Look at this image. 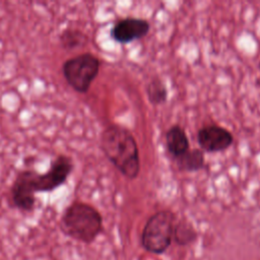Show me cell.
I'll list each match as a JSON object with an SVG mask.
<instances>
[{
    "mask_svg": "<svg viewBox=\"0 0 260 260\" xmlns=\"http://www.w3.org/2000/svg\"><path fill=\"white\" fill-rule=\"evenodd\" d=\"M149 28V22L145 19L126 17L114 24L111 29V37L117 43L128 44L145 37Z\"/></svg>",
    "mask_w": 260,
    "mask_h": 260,
    "instance_id": "7",
    "label": "cell"
},
{
    "mask_svg": "<svg viewBox=\"0 0 260 260\" xmlns=\"http://www.w3.org/2000/svg\"><path fill=\"white\" fill-rule=\"evenodd\" d=\"M59 41L64 50L71 51L84 47L88 43V37L79 29L67 28L62 31L59 37Z\"/></svg>",
    "mask_w": 260,
    "mask_h": 260,
    "instance_id": "10",
    "label": "cell"
},
{
    "mask_svg": "<svg viewBox=\"0 0 260 260\" xmlns=\"http://www.w3.org/2000/svg\"><path fill=\"white\" fill-rule=\"evenodd\" d=\"M146 93L149 102L152 105L164 104L167 101L168 96L167 87L165 83L158 78H153L147 83Z\"/></svg>",
    "mask_w": 260,
    "mask_h": 260,
    "instance_id": "12",
    "label": "cell"
},
{
    "mask_svg": "<svg viewBox=\"0 0 260 260\" xmlns=\"http://www.w3.org/2000/svg\"><path fill=\"white\" fill-rule=\"evenodd\" d=\"M175 214L170 210H160L146 221L142 234V247L153 254L164 253L173 241Z\"/></svg>",
    "mask_w": 260,
    "mask_h": 260,
    "instance_id": "4",
    "label": "cell"
},
{
    "mask_svg": "<svg viewBox=\"0 0 260 260\" xmlns=\"http://www.w3.org/2000/svg\"><path fill=\"white\" fill-rule=\"evenodd\" d=\"M59 226L66 237L90 244L103 231V216L92 205L73 201L64 209Z\"/></svg>",
    "mask_w": 260,
    "mask_h": 260,
    "instance_id": "3",
    "label": "cell"
},
{
    "mask_svg": "<svg viewBox=\"0 0 260 260\" xmlns=\"http://www.w3.org/2000/svg\"><path fill=\"white\" fill-rule=\"evenodd\" d=\"M166 144L168 151L175 158L187 152L190 146L185 130L179 125H174L168 129L166 133Z\"/></svg>",
    "mask_w": 260,
    "mask_h": 260,
    "instance_id": "8",
    "label": "cell"
},
{
    "mask_svg": "<svg viewBox=\"0 0 260 260\" xmlns=\"http://www.w3.org/2000/svg\"><path fill=\"white\" fill-rule=\"evenodd\" d=\"M199 146L207 152H218L228 149L234 142L232 133L216 124L201 127L197 132Z\"/></svg>",
    "mask_w": 260,
    "mask_h": 260,
    "instance_id": "6",
    "label": "cell"
},
{
    "mask_svg": "<svg viewBox=\"0 0 260 260\" xmlns=\"http://www.w3.org/2000/svg\"><path fill=\"white\" fill-rule=\"evenodd\" d=\"M73 170L72 158L66 154L57 155L45 173L22 170L17 173L10 189L13 205L20 211L30 212L36 205V193L51 192L66 183Z\"/></svg>",
    "mask_w": 260,
    "mask_h": 260,
    "instance_id": "1",
    "label": "cell"
},
{
    "mask_svg": "<svg viewBox=\"0 0 260 260\" xmlns=\"http://www.w3.org/2000/svg\"><path fill=\"white\" fill-rule=\"evenodd\" d=\"M101 62L91 53H82L67 59L62 65L66 82L77 92L86 93L99 74Z\"/></svg>",
    "mask_w": 260,
    "mask_h": 260,
    "instance_id": "5",
    "label": "cell"
},
{
    "mask_svg": "<svg viewBox=\"0 0 260 260\" xmlns=\"http://www.w3.org/2000/svg\"><path fill=\"white\" fill-rule=\"evenodd\" d=\"M176 164L180 171L195 172L204 167V154L200 149H189L176 158Z\"/></svg>",
    "mask_w": 260,
    "mask_h": 260,
    "instance_id": "9",
    "label": "cell"
},
{
    "mask_svg": "<svg viewBox=\"0 0 260 260\" xmlns=\"http://www.w3.org/2000/svg\"><path fill=\"white\" fill-rule=\"evenodd\" d=\"M259 66H260V63H259Z\"/></svg>",
    "mask_w": 260,
    "mask_h": 260,
    "instance_id": "13",
    "label": "cell"
},
{
    "mask_svg": "<svg viewBox=\"0 0 260 260\" xmlns=\"http://www.w3.org/2000/svg\"><path fill=\"white\" fill-rule=\"evenodd\" d=\"M101 148L108 159L128 179H135L140 171L136 140L125 127L111 124L101 135Z\"/></svg>",
    "mask_w": 260,
    "mask_h": 260,
    "instance_id": "2",
    "label": "cell"
},
{
    "mask_svg": "<svg viewBox=\"0 0 260 260\" xmlns=\"http://www.w3.org/2000/svg\"><path fill=\"white\" fill-rule=\"evenodd\" d=\"M197 238L196 231L189 222L181 220L175 223L173 240L180 246H186L192 243Z\"/></svg>",
    "mask_w": 260,
    "mask_h": 260,
    "instance_id": "11",
    "label": "cell"
}]
</instances>
